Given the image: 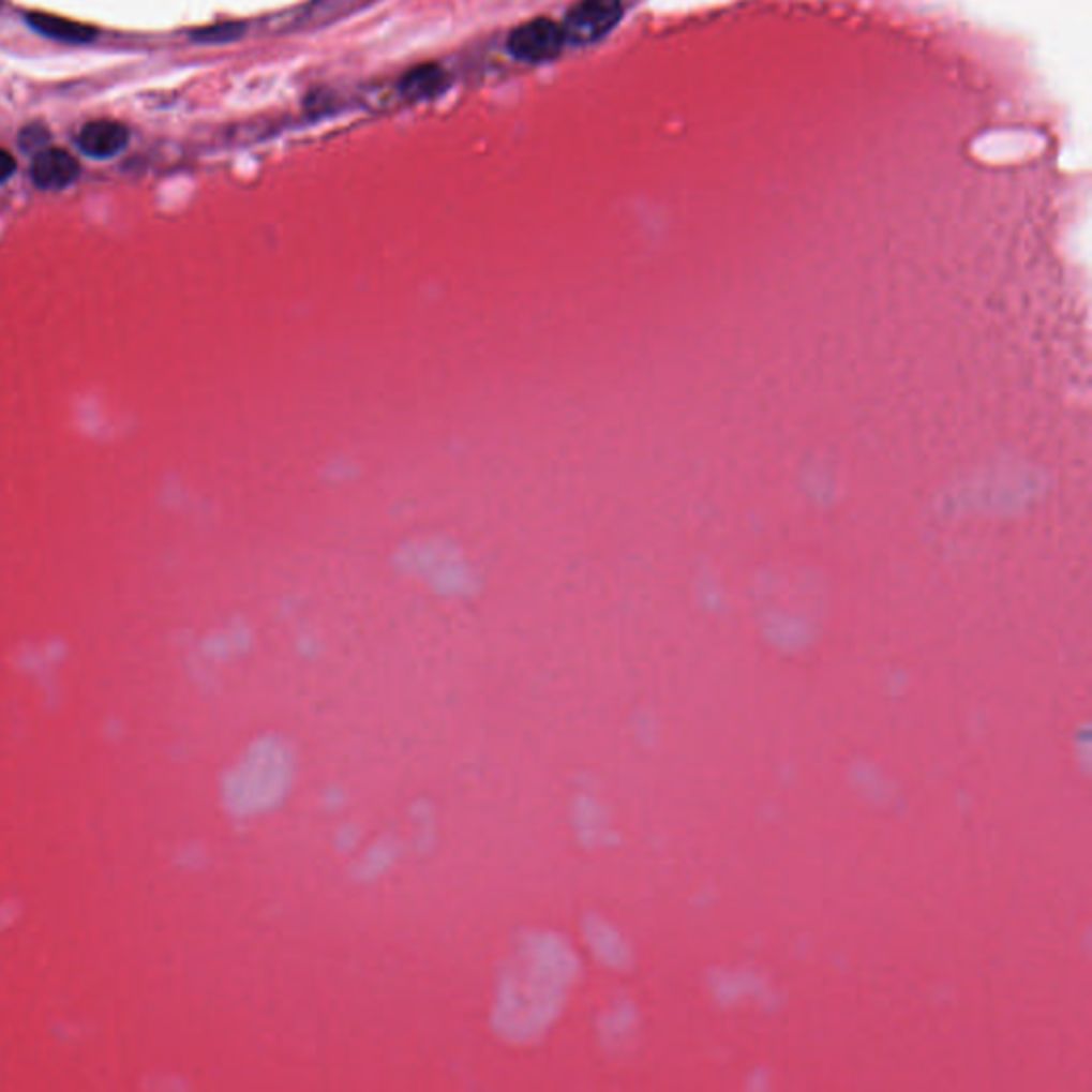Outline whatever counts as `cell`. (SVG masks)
Here are the masks:
<instances>
[{
    "label": "cell",
    "mask_w": 1092,
    "mask_h": 1092,
    "mask_svg": "<svg viewBox=\"0 0 1092 1092\" xmlns=\"http://www.w3.org/2000/svg\"><path fill=\"white\" fill-rule=\"evenodd\" d=\"M624 17L622 0H579L566 15V43L589 45L607 36Z\"/></svg>",
    "instance_id": "1"
},
{
    "label": "cell",
    "mask_w": 1092,
    "mask_h": 1092,
    "mask_svg": "<svg viewBox=\"0 0 1092 1092\" xmlns=\"http://www.w3.org/2000/svg\"><path fill=\"white\" fill-rule=\"evenodd\" d=\"M566 45L564 26L549 19L536 17L519 28H514L508 36V51L521 62H547L559 56Z\"/></svg>",
    "instance_id": "2"
},
{
    "label": "cell",
    "mask_w": 1092,
    "mask_h": 1092,
    "mask_svg": "<svg viewBox=\"0 0 1092 1092\" xmlns=\"http://www.w3.org/2000/svg\"><path fill=\"white\" fill-rule=\"evenodd\" d=\"M30 178L43 191H60L79 178V163L66 150L45 148L34 156Z\"/></svg>",
    "instance_id": "3"
},
{
    "label": "cell",
    "mask_w": 1092,
    "mask_h": 1092,
    "mask_svg": "<svg viewBox=\"0 0 1092 1092\" xmlns=\"http://www.w3.org/2000/svg\"><path fill=\"white\" fill-rule=\"evenodd\" d=\"M129 144V129L116 120H92L79 135L77 146L90 159H111Z\"/></svg>",
    "instance_id": "4"
},
{
    "label": "cell",
    "mask_w": 1092,
    "mask_h": 1092,
    "mask_svg": "<svg viewBox=\"0 0 1092 1092\" xmlns=\"http://www.w3.org/2000/svg\"><path fill=\"white\" fill-rule=\"evenodd\" d=\"M26 21L43 36L64 41V43H88L96 36V30L92 26L62 19L56 15H47V13H28Z\"/></svg>",
    "instance_id": "5"
},
{
    "label": "cell",
    "mask_w": 1092,
    "mask_h": 1092,
    "mask_svg": "<svg viewBox=\"0 0 1092 1092\" xmlns=\"http://www.w3.org/2000/svg\"><path fill=\"white\" fill-rule=\"evenodd\" d=\"M446 84L439 66H417L402 79V92L408 99H428L437 94Z\"/></svg>",
    "instance_id": "6"
},
{
    "label": "cell",
    "mask_w": 1092,
    "mask_h": 1092,
    "mask_svg": "<svg viewBox=\"0 0 1092 1092\" xmlns=\"http://www.w3.org/2000/svg\"><path fill=\"white\" fill-rule=\"evenodd\" d=\"M47 139H49L47 131H45L43 126H39V124L28 126V129L21 133V137H19V141H21V148H24V150H39V152H41V150H45L43 146L47 144Z\"/></svg>",
    "instance_id": "7"
},
{
    "label": "cell",
    "mask_w": 1092,
    "mask_h": 1092,
    "mask_svg": "<svg viewBox=\"0 0 1092 1092\" xmlns=\"http://www.w3.org/2000/svg\"><path fill=\"white\" fill-rule=\"evenodd\" d=\"M239 26H214V28H206V30H197L193 36L197 41H228V39H235L239 34Z\"/></svg>",
    "instance_id": "8"
},
{
    "label": "cell",
    "mask_w": 1092,
    "mask_h": 1092,
    "mask_svg": "<svg viewBox=\"0 0 1092 1092\" xmlns=\"http://www.w3.org/2000/svg\"><path fill=\"white\" fill-rule=\"evenodd\" d=\"M15 174V159L0 148V182H6Z\"/></svg>",
    "instance_id": "9"
},
{
    "label": "cell",
    "mask_w": 1092,
    "mask_h": 1092,
    "mask_svg": "<svg viewBox=\"0 0 1092 1092\" xmlns=\"http://www.w3.org/2000/svg\"><path fill=\"white\" fill-rule=\"evenodd\" d=\"M0 6H2V2H0Z\"/></svg>",
    "instance_id": "10"
}]
</instances>
